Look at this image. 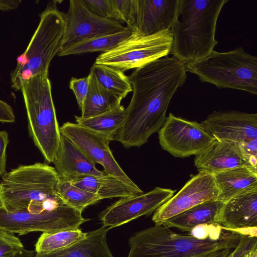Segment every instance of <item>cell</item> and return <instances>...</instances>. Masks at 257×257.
Returning a JSON list of instances; mask_svg holds the SVG:
<instances>
[{
	"mask_svg": "<svg viewBox=\"0 0 257 257\" xmlns=\"http://www.w3.org/2000/svg\"><path fill=\"white\" fill-rule=\"evenodd\" d=\"M186 65L174 56L135 69L128 76L133 88L124 121L112 138L125 148L140 147L158 132L170 102L187 78Z\"/></svg>",
	"mask_w": 257,
	"mask_h": 257,
	"instance_id": "6da1fadb",
	"label": "cell"
},
{
	"mask_svg": "<svg viewBox=\"0 0 257 257\" xmlns=\"http://www.w3.org/2000/svg\"><path fill=\"white\" fill-rule=\"evenodd\" d=\"M227 0H180L171 28L170 54L185 64L198 61L214 51L218 16Z\"/></svg>",
	"mask_w": 257,
	"mask_h": 257,
	"instance_id": "7a4b0ae2",
	"label": "cell"
},
{
	"mask_svg": "<svg viewBox=\"0 0 257 257\" xmlns=\"http://www.w3.org/2000/svg\"><path fill=\"white\" fill-rule=\"evenodd\" d=\"M54 167L36 163L6 172L0 182V202L7 212L40 213L65 205L56 193Z\"/></svg>",
	"mask_w": 257,
	"mask_h": 257,
	"instance_id": "3957f363",
	"label": "cell"
},
{
	"mask_svg": "<svg viewBox=\"0 0 257 257\" xmlns=\"http://www.w3.org/2000/svg\"><path fill=\"white\" fill-rule=\"evenodd\" d=\"M240 236L236 231L226 230L218 239L201 240L155 225L130 238L127 257H204L219 249L235 248Z\"/></svg>",
	"mask_w": 257,
	"mask_h": 257,
	"instance_id": "277c9868",
	"label": "cell"
},
{
	"mask_svg": "<svg viewBox=\"0 0 257 257\" xmlns=\"http://www.w3.org/2000/svg\"><path fill=\"white\" fill-rule=\"evenodd\" d=\"M65 28V13L54 2L49 3L40 14L38 26L11 73L14 90H20L23 84L35 76L48 74L51 61L61 49Z\"/></svg>",
	"mask_w": 257,
	"mask_h": 257,
	"instance_id": "5b68a950",
	"label": "cell"
},
{
	"mask_svg": "<svg viewBox=\"0 0 257 257\" xmlns=\"http://www.w3.org/2000/svg\"><path fill=\"white\" fill-rule=\"evenodd\" d=\"M30 137L45 160L52 163L61 134L57 120L48 74L35 76L21 87Z\"/></svg>",
	"mask_w": 257,
	"mask_h": 257,
	"instance_id": "8992f818",
	"label": "cell"
},
{
	"mask_svg": "<svg viewBox=\"0 0 257 257\" xmlns=\"http://www.w3.org/2000/svg\"><path fill=\"white\" fill-rule=\"evenodd\" d=\"M185 65L186 71L202 82L257 94V57L242 47L225 52L214 50L203 59Z\"/></svg>",
	"mask_w": 257,
	"mask_h": 257,
	"instance_id": "52a82bcc",
	"label": "cell"
},
{
	"mask_svg": "<svg viewBox=\"0 0 257 257\" xmlns=\"http://www.w3.org/2000/svg\"><path fill=\"white\" fill-rule=\"evenodd\" d=\"M172 43L171 29L150 35L133 32L116 46L99 55L94 63L124 72L168 56L170 53Z\"/></svg>",
	"mask_w": 257,
	"mask_h": 257,
	"instance_id": "ba28073f",
	"label": "cell"
},
{
	"mask_svg": "<svg viewBox=\"0 0 257 257\" xmlns=\"http://www.w3.org/2000/svg\"><path fill=\"white\" fill-rule=\"evenodd\" d=\"M88 220L82 213L66 205L40 213L9 212L0 208V229L19 235L79 228Z\"/></svg>",
	"mask_w": 257,
	"mask_h": 257,
	"instance_id": "9c48e42d",
	"label": "cell"
},
{
	"mask_svg": "<svg viewBox=\"0 0 257 257\" xmlns=\"http://www.w3.org/2000/svg\"><path fill=\"white\" fill-rule=\"evenodd\" d=\"M162 149L175 157L197 155L214 140L200 123L177 117L170 113L158 131Z\"/></svg>",
	"mask_w": 257,
	"mask_h": 257,
	"instance_id": "30bf717a",
	"label": "cell"
},
{
	"mask_svg": "<svg viewBox=\"0 0 257 257\" xmlns=\"http://www.w3.org/2000/svg\"><path fill=\"white\" fill-rule=\"evenodd\" d=\"M60 130L61 134L72 141L94 163L102 166L106 174L115 177L134 189H140L115 160L109 146L111 140L109 138L70 122L64 123Z\"/></svg>",
	"mask_w": 257,
	"mask_h": 257,
	"instance_id": "8fae6325",
	"label": "cell"
},
{
	"mask_svg": "<svg viewBox=\"0 0 257 257\" xmlns=\"http://www.w3.org/2000/svg\"><path fill=\"white\" fill-rule=\"evenodd\" d=\"M65 19V32L61 50L89 39L128 29L116 21L93 14L81 0L69 1Z\"/></svg>",
	"mask_w": 257,
	"mask_h": 257,
	"instance_id": "7c38bea8",
	"label": "cell"
},
{
	"mask_svg": "<svg viewBox=\"0 0 257 257\" xmlns=\"http://www.w3.org/2000/svg\"><path fill=\"white\" fill-rule=\"evenodd\" d=\"M175 190L157 187L140 195L123 197L99 214L104 227L119 226L142 216H149L171 198Z\"/></svg>",
	"mask_w": 257,
	"mask_h": 257,
	"instance_id": "4fadbf2b",
	"label": "cell"
},
{
	"mask_svg": "<svg viewBox=\"0 0 257 257\" xmlns=\"http://www.w3.org/2000/svg\"><path fill=\"white\" fill-rule=\"evenodd\" d=\"M219 192L212 174L200 171L154 213L152 220L161 225L167 219L203 202L218 199Z\"/></svg>",
	"mask_w": 257,
	"mask_h": 257,
	"instance_id": "5bb4252c",
	"label": "cell"
},
{
	"mask_svg": "<svg viewBox=\"0 0 257 257\" xmlns=\"http://www.w3.org/2000/svg\"><path fill=\"white\" fill-rule=\"evenodd\" d=\"M212 138L238 144L257 139V114L235 110L214 111L200 123Z\"/></svg>",
	"mask_w": 257,
	"mask_h": 257,
	"instance_id": "9a60e30c",
	"label": "cell"
},
{
	"mask_svg": "<svg viewBox=\"0 0 257 257\" xmlns=\"http://www.w3.org/2000/svg\"><path fill=\"white\" fill-rule=\"evenodd\" d=\"M194 165L199 171L212 174L240 166L252 167L242 154L238 143L215 139L196 155Z\"/></svg>",
	"mask_w": 257,
	"mask_h": 257,
	"instance_id": "2e32d148",
	"label": "cell"
},
{
	"mask_svg": "<svg viewBox=\"0 0 257 257\" xmlns=\"http://www.w3.org/2000/svg\"><path fill=\"white\" fill-rule=\"evenodd\" d=\"M217 223L223 230L237 232L242 229L257 227V188L224 203Z\"/></svg>",
	"mask_w": 257,
	"mask_h": 257,
	"instance_id": "e0dca14e",
	"label": "cell"
},
{
	"mask_svg": "<svg viewBox=\"0 0 257 257\" xmlns=\"http://www.w3.org/2000/svg\"><path fill=\"white\" fill-rule=\"evenodd\" d=\"M180 0H138L136 31L150 35L171 29L178 14Z\"/></svg>",
	"mask_w": 257,
	"mask_h": 257,
	"instance_id": "ac0fdd59",
	"label": "cell"
},
{
	"mask_svg": "<svg viewBox=\"0 0 257 257\" xmlns=\"http://www.w3.org/2000/svg\"><path fill=\"white\" fill-rule=\"evenodd\" d=\"M52 163L59 176L69 181L80 176H101L106 174L97 169L95 164L62 134Z\"/></svg>",
	"mask_w": 257,
	"mask_h": 257,
	"instance_id": "d6986e66",
	"label": "cell"
},
{
	"mask_svg": "<svg viewBox=\"0 0 257 257\" xmlns=\"http://www.w3.org/2000/svg\"><path fill=\"white\" fill-rule=\"evenodd\" d=\"M224 203L238 194L257 188V169L240 166L212 174Z\"/></svg>",
	"mask_w": 257,
	"mask_h": 257,
	"instance_id": "ffe728a7",
	"label": "cell"
},
{
	"mask_svg": "<svg viewBox=\"0 0 257 257\" xmlns=\"http://www.w3.org/2000/svg\"><path fill=\"white\" fill-rule=\"evenodd\" d=\"M109 229L102 226L87 232L85 238L70 246L49 252L36 253L35 257H114L107 241Z\"/></svg>",
	"mask_w": 257,
	"mask_h": 257,
	"instance_id": "44dd1931",
	"label": "cell"
},
{
	"mask_svg": "<svg viewBox=\"0 0 257 257\" xmlns=\"http://www.w3.org/2000/svg\"><path fill=\"white\" fill-rule=\"evenodd\" d=\"M70 182L78 188L98 195L101 199L123 198L144 193L141 189H134L115 177L107 174L101 176H80Z\"/></svg>",
	"mask_w": 257,
	"mask_h": 257,
	"instance_id": "7402d4cb",
	"label": "cell"
},
{
	"mask_svg": "<svg viewBox=\"0 0 257 257\" xmlns=\"http://www.w3.org/2000/svg\"><path fill=\"white\" fill-rule=\"evenodd\" d=\"M223 204L224 202L219 199L207 201L167 219L162 225L189 232L200 224L217 223Z\"/></svg>",
	"mask_w": 257,
	"mask_h": 257,
	"instance_id": "603a6c76",
	"label": "cell"
},
{
	"mask_svg": "<svg viewBox=\"0 0 257 257\" xmlns=\"http://www.w3.org/2000/svg\"><path fill=\"white\" fill-rule=\"evenodd\" d=\"M88 91L81 109L82 118H88L110 111L120 105L121 100L102 86L92 74Z\"/></svg>",
	"mask_w": 257,
	"mask_h": 257,
	"instance_id": "cb8c5ba5",
	"label": "cell"
},
{
	"mask_svg": "<svg viewBox=\"0 0 257 257\" xmlns=\"http://www.w3.org/2000/svg\"><path fill=\"white\" fill-rule=\"evenodd\" d=\"M90 73L102 86L121 100L133 91L128 76L120 70L94 63Z\"/></svg>",
	"mask_w": 257,
	"mask_h": 257,
	"instance_id": "d4e9b609",
	"label": "cell"
},
{
	"mask_svg": "<svg viewBox=\"0 0 257 257\" xmlns=\"http://www.w3.org/2000/svg\"><path fill=\"white\" fill-rule=\"evenodd\" d=\"M74 116L76 123L103 134L112 140L124 121L125 108L120 104L110 111L94 116L88 118Z\"/></svg>",
	"mask_w": 257,
	"mask_h": 257,
	"instance_id": "484cf974",
	"label": "cell"
},
{
	"mask_svg": "<svg viewBox=\"0 0 257 257\" xmlns=\"http://www.w3.org/2000/svg\"><path fill=\"white\" fill-rule=\"evenodd\" d=\"M132 34L128 29L124 31L89 39L60 50L57 55L65 56L98 51L105 52L116 46Z\"/></svg>",
	"mask_w": 257,
	"mask_h": 257,
	"instance_id": "4316f807",
	"label": "cell"
},
{
	"mask_svg": "<svg viewBox=\"0 0 257 257\" xmlns=\"http://www.w3.org/2000/svg\"><path fill=\"white\" fill-rule=\"evenodd\" d=\"M87 232L79 228L44 232L35 245L36 253L49 252L71 246L86 237Z\"/></svg>",
	"mask_w": 257,
	"mask_h": 257,
	"instance_id": "83f0119b",
	"label": "cell"
},
{
	"mask_svg": "<svg viewBox=\"0 0 257 257\" xmlns=\"http://www.w3.org/2000/svg\"><path fill=\"white\" fill-rule=\"evenodd\" d=\"M58 197L67 206L81 213L87 206L96 203L101 198L98 195L78 188L69 181L59 177L56 187Z\"/></svg>",
	"mask_w": 257,
	"mask_h": 257,
	"instance_id": "f1b7e54d",
	"label": "cell"
},
{
	"mask_svg": "<svg viewBox=\"0 0 257 257\" xmlns=\"http://www.w3.org/2000/svg\"><path fill=\"white\" fill-rule=\"evenodd\" d=\"M115 14V21L126 27L132 32L136 31L138 12V0H111Z\"/></svg>",
	"mask_w": 257,
	"mask_h": 257,
	"instance_id": "f546056e",
	"label": "cell"
},
{
	"mask_svg": "<svg viewBox=\"0 0 257 257\" xmlns=\"http://www.w3.org/2000/svg\"><path fill=\"white\" fill-rule=\"evenodd\" d=\"M24 248L14 233L0 229V257H15Z\"/></svg>",
	"mask_w": 257,
	"mask_h": 257,
	"instance_id": "4dcf8cb0",
	"label": "cell"
},
{
	"mask_svg": "<svg viewBox=\"0 0 257 257\" xmlns=\"http://www.w3.org/2000/svg\"><path fill=\"white\" fill-rule=\"evenodd\" d=\"M226 231L218 224L206 223L194 227L189 232V234L198 239L217 240L220 238Z\"/></svg>",
	"mask_w": 257,
	"mask_h": 257,
	"instance_id": "1f68e13d",
	"label": "cell"
},
{
	"mask_svg": "<svg viewBox=\"0 0 257 257\" xmlns=\"http://www.w3.org/2000/svg\"><path fill=\"white\" fill-rule=\"evenodd\" d=\"M82 3L93 14L103 18L114 20L115 14L111 0H81Z\"/></svg>",
	"mask_w": 257,
	"mask_h": 257,
	"instance_id": "d6a6232c",
	"label": "cell"
},
{
	"mask_svg": "<svg viewBox=\"0 0 257 257\" xmlns=\"http://www.w3.org/2000/svg\"><path fill=\"white\" fill-rule=\"evenodd\" d=\"M257 251V237L241 234L237 246L229 257H251Z\"/></svg>",
	"mask_w": 257,
	"mask_h": 257,
	"instance_id": "836d02e7",
	"label": "cell"
},
{
	"mask_svg": "<svg viewBox=\"0 0 257 257\" xmlns=\"http://www.w3.org/2000/svg\"><path fill=\"white\" fill-rule=\"evenodd\" d=\"M90 75L80 78L72 77L69 82V88L74 94L76 101L80 110L83 107L87 92Z\"/></svg>",
	"mask_w": 257,
	"mask_h": 257,
	"instance_id": "e575fe53",
	"label": "cell"
},
{
	"mask_svg": "<svg viewBox=\"0 0 257 257\" xmlns=\"http://www.w3.org/2000/svg\"><path fill=\"white\" fill-rule=\"evenodd\" d=\"M238 144L246 160L252 167L256 168L257 139Z\"/></svg>",
	"mask_w": 257,
	"mask_h": 257,
	"instance_id": "d590c367",
	"label": "cell"
},
{
	"mask_svg": "<svg viewBox=\"0 0 257 257\" xmlns=\"http://www.w3.org/2000/svg\"><path fill=\"white\" fill-rule=\"evenodd\" d=\"M9 142L8 133L0 131V176L2 177L6 173V150Z\"/></svg>",
	"mask_w": 257,
	"mask_h": 257,
	"instance_id": "8d00e7d4",
	"label": "cell"
},
{
	"mask_svg": "<svg viewBox=\"0 0 257 257\" xmlns=\"http://www.w3.org/2000/svg\"><path fill=\"white\" fill-rule=\"evenodd\" d=\"M16 117L12 106L0 99V122L13 123Z\"/></svg>",
	"mask_w": 257,
	"mask_h": 257,
	"instance_id": "74e56055",
	"label": "cell"
},
{
	"mask_svg": "<svg viewBox=\"0 0 257 257\" xmlns=\"http://www.w3.org/2000/svg\"><path fill=\"white\" fill-rule=\"evenodd\" d=\"M22 1L20 0H0V10L9 11L17 8Z\"/></svg>",
	"mask_w": 257,
	"mask_h": 257,
	"instance_id": "f35d334b",
	"label": "cell"
},
{
	"mask_svg": "<svg viewBox=\"0 0 257 257\" xmlns=\"http://www.w3.org/2000/svg\"><path fill=\"white\" fill-rule=\"evenodd\" d=\"M234 248H224L212 252L206 257H229Z\"/></svg>",
	"mask_w": 257,
	"mask_h": 257,
	"instance_id": "ab89813d",
	"label": "cell"
},
{
	"mask_svg": "<svg viewBox=\"0 0 257 257\" xmlns=\"http://www.w3.org/2000/svg\"><path fill=\"white\" fill-rule=\"evenodd\" d=\"M36 253L35 250H27L24 248L17 254L15 257H35Z\"/></svg>",
	"mask_w": 257,
	"mask_h": 257,
	"instance_id": "60d3db41",
	"label": "cell"
},
{
	"mask_svg": "<svg viewBox=\"0 0 257 257\" xmlns=\"http://www.w3.org/2000/svg\"><path fill=\"white\" fill-rule=\"evenodd\" d=\"M1 207H2V204H1V202H0V208H1Z\"/></svg>",
	"mask_w": 257,
	"mask_h": 257,
	"instance_id": "b9f144b4",
	"label": "cell"
},
{
	"mask_svg": "<svg viewBox=\"0 0 257 257\" xmlns=\"http://www.w3.org/2000/svg\"><path fill=\"white\" fill-rule=\"evenodd\" d=\"M206 256H204V257H206Z\"/></svg>",
	"mask_w": 257,
	"mask_h": 257,
	"instance_id": "7bdbcfd3",
	"label": "cell"
}]
</instances>
